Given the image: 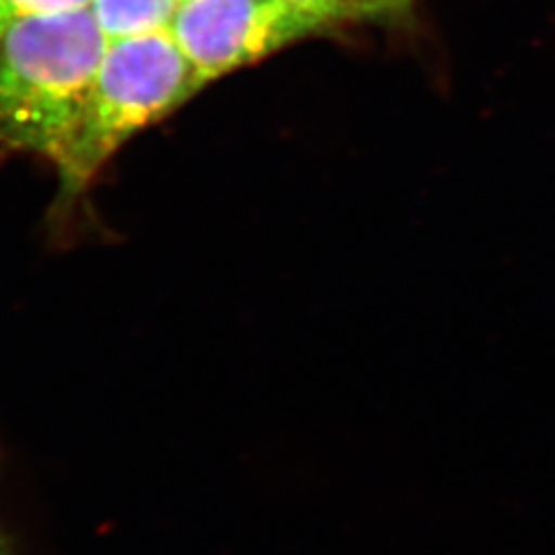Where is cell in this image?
<instances>
[{"mask_svg": "<svg viewBox=\"0 0 555 555\" xmlns=\"http://www.w3.org/2000/svg\"><path fill=\"white\" fill-rule=\"evenodd\" d=\"M107 46L89 7L25 17L0 29V159L59 157Z\"/></svg>", "mask_w": 555, "mask_h": 555, "instance_id": "obj_1", "label": "cell"}, {"mask_svg": "<svg viewBox=\"0 0 555 555\" xmlns=\"http://www.w3.org/2000/svg\"><path fill=\"white\" fill-rule=\"evenodd\" d=\"M202 89L171 29L109 41L75 130L56 165L60 204L75 199L105 163Z\"/></svg>", "mask_w": 555, "mask_h": 555, "instance_id": "obj_2", "label": "cell"}, {"mask_svg": "<svg viewBox=\"0 0 555 555\" xmlns=\"http://www.w3.org/2000/svg\"><path fill=\"white\" fill-rule=\"evenodd\" d=\"M169 29L204 89L325 27L282 0H181Z\"/></svg>", "mask_w": 555, "mask_h": 555, "instance_id": "obj_3", "label": "cell"}, {"mask_svg": "<svg viewBox=\"0 0 555 555\" xmlns=\"http://www.w3.org/2000/svg\"><path fill=\"white\" fill-rule=\"evenodd\" d=\"M181 0H93L91 11L107 41L169 29Z\"/></svg>", "mask_w": 555, "mask_h": 555, "instance_id": "obj_4", "label": "cell"}, {"mask_svg": "<svg viewBox=\"0 0 555 555\" xmlns=\"http://www.w3.org/2000/svg\"><path fill=\"white\" fill-rule=\"evenodd\" d=\"M282 2L297 9L302 15L318 21L323 27H330L336 23L380 17L373 0H282Z\"/></svg>", "mask_w": 555, "mask_h": 555, "instance_id": "obj_5", "label": "cell"}, {"mask_svg": "<svg viewBox=\"0 0 555 555\" xmlns=\"http://www.w3.org/2000/svg\"><path fill=\"white\" fill-rule=\"evenodd\" d=\"M91 2L93 0H0V29L25 17L87 9Z\"/></svg>", "mask_w": 555, "mask_h": 555, "instance_id": "obj_6", "label": "cell"}, {"mask_svg": "<svg viewBox=\"0 0 555 555\" xmlns=\"http://www.w3.org/2000/svg\"><path fill=\"white\" fill-rule=\"evenodd\" d=\"M375 7L380 13V17H389V15H401L403 11L410 9L412 0H373Z\"/></svg>", "mask_w": 555, "mask_h": 555, "instance_id": "obj_7", "label": "cell"}, {"mask_svg": "<svg viewBox=\"0 0 555 555\" xmlns=\"http://www.w3.org/2000/svg\"><path fill=\"white\" fill-rule=\"evenodd\" d=\"M0 555H9V552H7V547L0 543Z\"/></svg>", "mask_w": 555, "mask_h": 555, "instance_id": "obj_8", "label": "cell"}]
</instances>
